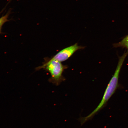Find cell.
I'll list each match as a JSON object with an SVG mask.
<instances>
[{
  "instance_id": "3957f363",
  "label": "cell",
  "mask_w": 128,
  "mask_h": 128,
  "mask_svg": "<svg viewBox=\"0 0 128 128\" xmlns=\"http://www.w3.org/2000/svg\"><path fill=\"white\" fill-rule=\"evenodd\" d=\"M84 47L78 46L76 43L62 50L50 59L61 62H65L68 60L77 51L84 49Z\"/></svg>"
},
{
  "instance_id": "6da1fadb",
  "label": "cell",
  "mask_w": 128,
  "mask_h": 128,
  "mask_svg": "<svg viewBox=\"0 0 128 128\" xmlns=\"http://www.w3.org/2000/svg\"><path fill=\"white\" fill-rule=\"evenodd\" d=\"M128 55V50L127 52H125L122 56L119 58L116 71L106 90L101 101L98 106L88 116L85 117L81 118L80 121L82 124H84L89 120L92 119L97 113L105 106L108 100L116 92L118 86V81L120 71L124 61Z\"/></svg>"
},
{
  "instance_id": "7a4b0ae2",
  "label": "cell",
  "mask_w": 128,
  "mask_h": 128,
  "mask_svg": "<svg viewBox=\"0 0 128 128\" xmlns=\"http://www.w3.org/2000/svg\"><path fill=\"white\" fill-rule=\"evenodd\" d=\"M68 68V66L63 65L62 62L50 59L47 60L46 63L36 70H38L44 68L49 72L51 75L50 82L58 86L65 80L63 74L64 71Z\"/></svg>"
},
{
  "instance_id": "5b68a950",
  "label": "cell",
  "mask_w": 128,
  "mask_h": 128,
  "mask_svg": "<svg viewBox=\"0 0 128 128\" xmlns=\"http://www.w3.org/2000/svg\"><path fill=\"white\" fill-rule=\"evenodd\" d=\"M9 15V13L8 12L5 15L3 16L1 18H0V34L1 33L2 28L3 26L6 22L9 21V20H8Z\"/></svg>"
},
{
  "instance_id": "277c9868",
  "label": "cell",
  "mask_w": 128,
  "mask_h": 128,
  "mask_svg": "<svg viewBox=\"0 0 128 128\" xmlns=\"http://www.w3.org/2000/svg\"><path fill=\"white\" fill-rule=\"evenodd\" d=\"M114 46L115 48H125L128 50V35L120 42L114 44Z\"/></svg>"
}]
</instances>
